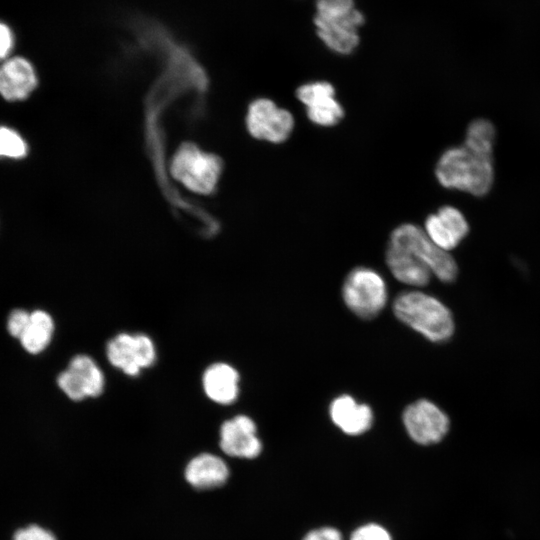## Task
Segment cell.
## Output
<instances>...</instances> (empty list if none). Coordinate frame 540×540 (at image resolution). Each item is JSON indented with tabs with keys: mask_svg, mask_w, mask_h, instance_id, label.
Masks as SVG:
<instances>
[{
	"mask_svg": "<svg viewBox=\"0 0 540 540\" xmlns=\"http://www.w3.org/2000/svg\"><path fill=\"white\" fill-rule=\"evenodd\" d=\"M240 376L230 364H211L203 374L202 384L206 396L214 403L230 405L239 395Z\"/></svg>",
	"mask_w": 540,
	"mask_h": 540,
	"instance_id": "obj_16",
	"label": "cell"
},
{
	"mask_svg": "<svg viewBox=\"0 0 540 540\" xmlns=\"http://www.w3.org/2000/svg\"><path fill=\"white\" fill-rule=\"evenodd\" d=\"M13 540H57L48 529L39 525H29L17 530Z\"/></svg>",
	"mask_w": 540,
	"mask_h": 540,
	"instance_id": "obj_26",
	"label": "cell"
},
{
	"mask_svg": "<svg viewBox=\"0 0 540 540\" xmlns=\"http://www.w3.org/2000/svg\"><path fill=\"white\" fill-rule=\"evenodd\" d=\"M356 7L355 0H315V14L329 17L349 13Z\"/></svg>",
	"mask_w": 540,
	"mask_h": 540,
	"instance_id": "obj_23",
	"label": "cell"
},
{
	"mask_svg": "<svg viewBox=\"0 0 540 540\" xmlns=\"http://www.w3.org/2000/svg\"><path fill=\"white\" fill-rule=\"evenodd\" d=\"M30 318V313L16 309L11 312L7 321L8 332L15 338H20Z\"/></svg>",
	"mask_w": 540,
	"mask_h": 540,
	"instance_id": "obj_27",
	"label": "cell"
},
{
	"mask_svg": "<svg viewBox=\"0 0 540 540\" xmlns=\"http://www.w3.org/2000/svg\"><path fill=\"white\" fill-rule=\"evenodd\" d=\"M403 424L409 437L420 445L440 442L450 426L448 416L433 402L417 400L403 412Z\"/></svg>",
	"mask_w": 540,
	"mask_h": 540,
	"instance_id": "obj_8",
	"label": "cell"
},
{
	"mask_svg": "<svg viewBox=\"0 0 540 540\" xmlns=\"http://www.w3.org/2000/svg\"><path fill=\"white\" fill-rule=\"evenodd\" d=\"M27 152V143L17 131L7 126H0V157L21 159L27 155Z\"/></svg>",
	"mask_w": 540,
	"mask_h": 540,
	"instance_id": "obj_21",
	"label": "cell"
},
{
	"mask_svg": "<svg viewBox=\"0 0 540 540\" xmlns=\"http://www.w3.org/2000/svg\"><path fill=\"white\" fill-rule=\"evenodd\" d=\"M495 135L494 125L490 121L477 119L468 126L463 145L473 151L492 155Z\"/></svg>",
	"mask_w": 540,
	"mask_h": 540,
	"instance_id": "obj_20",
	"label": "cell"
},
{
	"mask_svg": "<svg viewBox=\"0 0 540 540\" xmlns=\"http://www.w3.org/2000/svg\"><path fill=\"white\" fill-rule=\"evenodd\" d=\"M395 316L433 342L448 340L454 332L450 310L437 298L420 291L400 293L393 302Z\"/></svg>",
	"mask_w": 540,
	"mask_h": 540,
	"instance_id": "obj_2",
	"label": "cell"
},
{
	"mask_svg": "<svg viewBox=\"0 0 540 540\" xmlns=\"http://www.w3.org/2000/svg\"><path fill=\"white\" fill-rule=\"evenodd\" d=\"M364 13L353 11L337 16L314 15L313 25L319 40L330 51L339 55L353 53L360 44V28L365 24Z\"/></svg>",
	"mask_w": 540,
	"mask_h": 540,
	"instance_id": "obj_6",
	"label": "cell"
},
{
	"mask_svg": "<svg viewBox=\"0 0 540 540\" xmlns=\"http://www.w3.org/2000/svg\"><path fill=\"white\" fill-rule=\"evenodd\" d=\"M332 422L345 434L357 436L370 429L373 423L372 409L358 403L350 395L335 398L329 409Z\"/></svg>",
	"mask_w": 540,
	"mask_h": 540,
	"instance_id": "obj_14",
	"label": "cell"
},
{
	"mask_svg": "<svg viewBox=\"0 0 540 540\" xmlns=\"http://www.w3.org/2000/svg\"><path fill=\"white\" fill-rule=\"evenodd\" d=\"M68 367L80 374L86 385L88 397H98L102 394L105 378L93 358L84 354L76 355L71 359Z\"/></svg>",
	"mask_w": 540,
	"mask_h": 540,
	"instance_id": "obj_19",
	"label": "cell"
},
{
	"mask_svg": "<svg viewBox=\"0 0 540 540\" xmlns=\"http://www.w3.org/2000/svg\"><path fill=\"white\" fill-rule=\"evenodd\" d=\"M16 44V35L13 28L0 20V62L12 55Z\"/></svg>",
	"mask_w": 540,
	"mask_h": 540,
	"instance_id": "obj_25",
	"label": "cell"
},
{
	"mask_svg": "<svg viewBox=\"0 0 540 540\" xmlns=\"http://www.w3.org/2000/svg\"><path fill=\"white\" fill-rule=\"evenodd\" d=\"M435 174L443 187L484 196L494 179L493 158L465 145L452 147L440 156Z\"/></svg>",
	"mask_w": 540,
	"mask_h": 540,
	"instance_id": "obj_1",
	"label": "cell"
},
{
	"mask_svg": "<svg viewBox=\"0 0 540 540\" xmlns=\"http://www.w3.org/2000/svg\"><path fill=\"white\" fill-rule=\"evenodd\" d=\"M246 126L254 138L278 144L286 141L291 135L294 117L272 100L259 98L249 105Z\"/></svg>",
	"mask_w": 540,
	"mask_h": 540,
	"instance_id": "obj_7",
	"label": "cell"
},
{
	"mask_svg": "<svg viewBox=\"0 0 540 540\" xmlns=\"http://www.w3.org/2000/svg\"><path fill=\"white\" fill-rule=\"evenodd\" d=\"M389 242L402 246L414 253L442 282H452L457 277L458 267L449 252L439 248L424 229L412 223L396 227Z\"/></svg>",
	"mask_w": 540,
	"mask_h": 540,
	"instance_id": "obj_5",
	"label": "cell"
},
{
	"mask_svg": "<svg viewBox=\"0 0 540 540\" xmlns=\"http://www.w3.org/2000/svg\"><path fill=\"white\" fill-rule=\"evenodd\" d=\"M296 96L305 105L308 119L316 125L330 127L344 116L343 107L335 98V88L327 81L302 84Z\"/></svg>",
	"mask_w": 540,
	"mask_h": 540,
	"instance_id": "obj_9",
	"label": "cell"
},
{
	"mask_svg": "<svg viewBox=\"0 0 540 540\" xmlns=\"http://www.w3.org/2000/svg\"><path fill=\"white\" fill-rule=\"evenodd\" d=\"M302 540H344V538L338 529L323 526L308 531Z\"/></svg>",
	"mask_w": 540,
	"mask_h": 540,
	"instance_id": "obj_28",
	"label": "cell"
},
{
	"mask_svg": "<svg viewBox=\"0 0 540 540\" xmlns=\"http://www.w3.org/2000/svg\"><path fill=\"white\" fill-rule=\"evenodd\" d=\"M221 168L217 156L203 152L192 144L181 146L171 163L173 176L188 189L200 194L213 191Z\"/></svg>",
	"mask_w": 540,
	"mask_h": 540,
	"instance_id": "obj_4",
	"label": "cell"
},
{
	"mask_svg": "<svg viewBox=\"0 0 540 540\" xmlns=\"http://www.w3.org/2000/svg\"><path fill=\"white\" fill-rule=\"evenodd\" d=\"M386 263L393 276L400 282L412 286H425L432 273L410 250L388 242Z\"/></svg>",
	"mask_w": 540,
	"mask_h": 540,
	"instance_id": "obj_15",
	"label": "cell"
},
{
	"mask_svg": "<svg viewBox=\"0 0 540 540\" xmlns=\"http://www.w3.org/2000/svg\"><path fill=\"white\" fill-rule=\"evenodd\" d=\"M349 540H393L390 532L381 524L366 523L358 526Z\"/></svg>",
	"mask_w": 540,
	"mask_h": 540,
	"instance_id": "obj_24",
	"label": "cell"
},
{
	"mask_svg": "<svg viewBox=\"0 0 540 540\" xmlns=\"http://www.w3.org/2000/svg\"><path fill=\"white\" fill-rule=\"evenodd\" d=\"M57 383L60 389L73 401H81L88 397L82 378L70 367L59 374Z\"/></svg>",
	"mask_w": 540,
	"mask_h": 540,
	"instance_id": "obj_22",
	"label": "cell"
},
{
	"mask_svg": "<svg viewBox=\"0 0 540 540\" xmlns=\"http://www.w3.org/2000/svg\"><path fill=\"white\" fill-rule=\"evenodd\" d=\"M53 331L52 317L43 310H36L30 313L29 322L19 340L27 352L38 354L49 345Z\"/></svg>",
	"mask_w": 540,
	"mask_h": 540,
	"instance_id": "obj_18",
	"label": "cell"
},
{
	"mask_svg": "<svg viewBox=\"0 0 540 540\" xmlns=\"http://www.w3.org/2000/svg\"><path fill=\"white\" fill-rule=\"evenodd\" d=\"M424 231L433 243L449 252L468 234L469 225L460 210L446 205L426 218Z\"/></svg>",
	"mask_w": 540,
	"mask_h": 540,
	"instance_id": "obj_12",
	"label": "cell"
},
{
	"mask_svg": "<svg viewBox=\"0 0 540 540\" xmlns=\"http://www.w3.org/2000/svg\"><path fill=\"white\" fill-rule=\"evenodd\" d=\"M106 353L110 364L126 375L135 377L140 374L142 369L138 361L135 334H117L108 342Z\"/></svg>",
	"mask_w": 540,
	"mask_h": 540,
	"instance_id": "obj_17",
	"label": "cell"
},
{
	"mask_svg": "<svg viewBox=\"0 0 540 540\" xmlns=\"http://www.w3.org/2000/svg\"><path fill=\"white\" fill-rule=\"evenodd\" d=\"M342 296L354 314L363 319H372L386 305L387 287L378 272L367 267H357L347 275Z\"/></svg>",
	"mask_w": 540,
	"mask_h": 540,
	"instance_id": "obj_3",
	"label": "cell"
},
{
	"mask_svg": "<svg viewBox=\"0 0 540 540\" xmlns=\"http://www.w3.org/2000/svg\"><path fill=\"white\" fill-rule=\"evenodd\" d=\"M38 84L35 67L23 56L11 55L0 62V95L8 101L28 98Z\"/></svg>",
	"mask_w": 540,
	"mask_h": 540,
	"instance_id": "obj_11",
	"label": "cell"
},
{
	"mask_svg": "<svg viewBox=\"0 0 540 540\" xmlns=\"http://www.w3.org/2000/svg\"><path fill=\"white\" fill-rule=\"evenodd\" d=\"M230 476L227 463L218 455L203 452L191 458L184 468L186 482L196 490L223 486Z\"/></svg>",
	"mask_w": 540,
	"mask_h": 540,
	"instance_id": "obj_13",
	"label": "cell"
},
{
	"mask_svg": "<svg viewBox=\"0 0 540 540\" xmlns=\"http://www.w3.org/2000/svg\"><path fill=\"white\" fill-rule=\"evenodd\" d=\"M219 446L223 453L230 457H258L262 451V442L253 419L240 414L224 421L220 427Z\"/></svg>",
	"mask_w": 540,
	"mask_h": 540,
	"instance_id": "obj_10",
	"label": "cell"
}]
</instances>
